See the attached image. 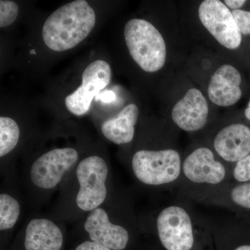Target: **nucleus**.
I'll return each instance as SVG.
<instances>
[{
	"label": "nucleus",
	"instance_id": "6e6552de",
	"mask_svg": "<svg viewBox=\"0 0 250 250\" xmlns=\"http://www.w3.org/2000/svg\"><path fill=\"white\" fill-rule=\"evenodd\" d=\"M198 15L204 27L219 43L229 49H237L241 45L242 34L232 12L222 1H202L199 7Z\"/></svg>",
	"mask_w": 250,
	"mask_h": 250
},
{
	"label": "nucleus",
	"instance_id": "7ed1b4c3",
	"mask_svg": "<svg viewBox=\"0 0 250 250\" xmlns=\"http://www.w3.org/2000/svg\"><path fill=\"white\" fill-rule=\"evenodd\" d=\"M231 167L220 160L207 146L192 149L182 159L178 189L182 198L190 200L211 189L231 182Z\"/></svg>",
	"mask_w": 250,
	"mask_h": 250
},
{
	"label": "nucleus",
	"instance_id": "f03ea898",
	"mask_svg": "<svg viewBox=\"0 0 250 250\" xmlns=\"http://www.w3.org/2000/svg\"><path fill=\"white\" fill-rule=\"evenodd\" d=\"M96 22L93 8L85 0L63 5L52 13L42 27V36L49 49L64 52L86 39Z\"/></svg>",
	"mask_w": 250,
	"mask_h": 250
},
{
	"label": "nucleus",
	"instance_id": "6ab92c4d",
	"mask_svg": "<svg viewBox=\"0 0 250 250\" xmlns=\"http://www.w3.org/2000/svg\"><path fill=\"white\" fill-rule=\"evenodd\" d=\"M19 7L14 1L9 0L0 1V27L11 25L17 19Z\"/></svg>",
	"mask_w": 250,
	"mask_h": 250
},
{
	"label": "nucleus",
	"instance_id": "1a4fd4ad",
	"mask_svg": "<svg viewBox=\"0 0 250 250\" xmlns=\"http://www.w3.org/2000/svg\"><path fill=\"white\" fill-rule=\"evenodd\" d=\"M111 79L109 64L103 60L89 64L82 74V83L65 99V106L75 116L85 114L90 108L93 98L106 88Z\"/></svg>",
	"mask_w": 250,
	"mask_h": 250
},
{
	"label": "nucleus",
	"instance_id": "f8f14e48",
	"mask_svg": "<svg viewBox=\"0 0 250 250\" xmlns=\"http://www.w3.org/2000/svg\"><path fill=\"white\" fill-rule=\"evenodd\" d=\"M171 118L176 126L187 132H195L208 123V105L202 92L196 88L188 90L176 103Z\"/></svg>",
	"mask_w": 250,
	"mask_h": 250
},
{
	"label": "nucleus",
	"instance_id": "dca6fc26",
	"mask_svg": "<svg viewBox=\"0 0 250 250\" xmlns=\"http://www.w3.org/2000/svg\"><path fill=\"white\" fill-rule=\"evenodd\" d=\"M139 116L138 106L134 104H129L118 116L104 122L101 126L102 133L114 144H128L134 139L135 126Z\"/></svg>",
	"mask_w": 250,
	"mask_h": 250
},
{
	"label": "nucleus",
	"instance_id": "412c9836",
	"mask_svg": "<svg viewBox=\"0 0 250 250\" xmlns=\"http://www.w3.org/2000/svg\"><path fill=\"white\" fill-rule=\"evenodd\" d=\"M232 15L240 32L243 35L250 34V12L244 10H233Z\"/></svg>",
	"mask_w": 250,
	"mask_h": 250
},
{
	"label": "nucleus",
	"instance_id": "39448f33",
	"mask_svg": "<svg viewBox=\"0 0 250 250\" xmlns=\"http://www.w3.org/2000/svg\"><path fill=\"white\" fill-rule=\"evenodd\" d=\"M130 55L144 71L155 72L165 65L166 45L159 31L146 20L131 19L125 27Z\"/></svg>",
	"mask_w": 250,
	"mask_h": 250
},
{
	"label": "nucleus",
	"instance_id": "2eb2a0df",
	"mask_svg": "<svg viewBox=\"0 0 250 250\" xmlns=\"http://www.w3.org/2000/svg\"><path fill=\"white\" fill-rule=\"evenodd\" d=\"M63 242L60 227L49 219H31L26 226L25 250H61Z\"/></svg>",
	"mask_w": 250,
	"mask_h": 250
},
{
	"label": "nucleus",
	"instance_id": "9b49d317",
	"mask_svg": "<svg viewBox=\"0 0 250 250\" xmlns=\"http://www.w3.org/2000/svg\"><path fill=\"white\" fill-rule=\"evenodd\" d=\"M213 150L225 164L232 167L250 154V128L241 123H233L215 134Z\"/></svg>",
	"mask_w": 250,
	"mask_h": 250
},
{
	"label": "nucleus",
	"instance_id": "4468645a",
	"mask_svg": "<svg viewBox=\"0 0 250 250\" xmlns=\"http://www.w3.org/2000/svg\"><path fill=\"white\" fill-rule=\"evenodd\" d=\"M241 75L236 67L225 64L210 78L208 95L212 103L220 106L235 104L241 98Z\"/></svg>",
	"mask_w": 250,
	"mask_h": 250
},
{
	"label": "nucleus",
	"instance_id": "423d86ee",
	"mask_svg": "<svg viewBox=\"0 0 250 250\" xmlns=\"http://www.w3.org/2000/svg\"><path fill=\"white\" fill-rule=\"evenodd\" d=\"M108 173L107 163L99 156H87L77 164L76 205L79 209L90 213L101 207L107 198Z\"/></svg>",
	"mask_w": 250,
	"mask_h": 250
},
{
	"label": "nucleus",
	"instance_id": "aec40b11",
	"mask_svg": "<svg viewBox=\"0 0 250 250\" xmlns=\"http://www.w3.org/2000/svg\"><path fill=\"white\" fill-rule=\"evenodd\" d=\"M231 182L234 183L250 182V154L231 167Z\"/></svg>",
	"mask_w": 250,
	"mask_h": 250
},
{
	"label": "nucleus",
	"instance_id": "9d476101",
	"mask_svg": "<svg viewBox=\"0 0 250 250\" xmlns=\"http://www.w3.org/2000/svg\"><path fill=\"white\" fill-rule=\"evenodd\" d=\"M134 223H115L108 213L100 207L90 212L85 218L83 228L90 241L111 250H124L131 238Z\"/></svg>",
	"mask_w": 250,
	"mask_h": 250
},
{
	"label": "nucleus",
	"instance_id": "20e7f679",
	"mask_svg": "<svg viewBox=\"0 0 250 250\" xmlns=\"http://www.w3.org/2000/svg\"><path fill=\"white\" fill-rule=\"evenodd\" d=\"M182 159L180 153L174 147L139 149L131 158V172L145 187L165 190L177 188Z\"/></svg>",
	"mask_w": 250,
	"mask_h": 250
},
{
	"label": "nucleus",
	"instance_id": "ddd939ff",
	"mask_svg": "<svg viewBox=\"0 0 250 250\" xmlns=\"http://www.w3.org/2000/svg\"><path fill=\"white\" fill-rule=\"evenodd\" d=\"M189 201L227 209L250 210V182H230L222 187L202 192Z\"/></svg>",
	"mask_w": 250,
	"mask_h": 250
},
{
	"label": "nucleus",
	"instance_id": "4be33fe9",
	"mask_svg": "<svg viewBox=\"0 0 250 250\" xmlns=\"http://www.w3.org/2000/svg\"><path fill=\"white\" fill-rule=\"evenodd\" d=\"M75 250H111L106 247L91 241H86L81 243Z\"/></svg>",
	"mask_w": 250,
	"mask_h": 250
},
{
	"label": "nucleus",
	"instance_id": "b1692460",
	"mask_svg": "<svg viewBox=\"0 0 250 250\" xmlns=\"http://www.w3.org/2000/svg\"><path fill=\"white\" fill-rule=\"evenodd\" d=\"M231 250H250V245L248 244H242L239 246L235 247Z\"/></svg>",
	"mask_w": 250,
	"mask_h": 250
},
{
	"label": "nucleus",
	"instance_id": "a211bd4d",
	"mask_svg": "<svg viewBox=\"0 0 250 250\" xmlns=\"http://www.w3.org/2000/svg\"><path fill=\"white\" fill-rule=\"evenodd\" d=\"M20 127L12 118H0V156L1 158L12 152L19 142Z\"/></svg>",
	"mask_w": 250,
	"mask_h": 250
},
{
	"label": "nucleus",
	"instance_id": "393cba45",
	"mask_svg": "<svg viewBox=\"0 0 250 250\" xmlns=\"http://www.w3.org/2000/svg\"><path fill=\"white\" fill-rule=\"evenodd\" d=\"M245 116H246L247 119L250 121V101L248 103V107L246 108L245 111Z\"/></svg>",
	"mask_w": 250,
	"mask_h": 250
},
{
	"label": "nucleus",
	"instance_id": "f3484780",
	"mask_svg": "<svg viewBox=\"0 0 250 250\" xmlns=\"http://www.w3.org/2000/svg\"><path fill=\"white\" fill-rule=\"evenodd\" d=\"M19 202L5 192L0 194V231L11 229L16 226L21 215Z\"/></svg>",
	"mask_w": 250,
	"mask_h": 250
},
{
	"label": "nucleus",
	"instance_id": "f257e3e1",
	"mask_svg": "<svg viewBox=\"0 0 250 250\" xmlns=\"http://www.w3.org/2000/svg\"><path fill=\"white\" fill-rule=\"evenodd\" d=\"M190 202L182 198L156 212L153 226L166 250H193L198 236L211 232V223L199 215Z\"/></svg>",
	"mask_w": 250,
	"mask_h": 250
},
{
	"label": "nucleus",
	"instance_id": "0eeeda50",
	"mask_svg": "<svg viewBox=\"0 0 250 250\" xmlns=\"http://www.w3.org/2000/svg\"><path fill=\"white\" fill-rule=\"evenodd\" d=\"M78 159V152L72 147L55 148L44 153L31 166V183L41 190H53Z\"/></svg>",
	"mask_w": 250,
	"mask_h": 250
},
{
	"label": "nucleus",
	"instance_id": "5701e85b",
	"mask_svg": "<svg viewBox=\"0 0 250 250\" xmlns=\"http://www.w3.org/2000/svg\"><path fill=\"white\" fill-rule=\"evenodd\" d=\"M225 2L228 7L238 10L246 4V1H244V0H225Z\"/></svg>",
	"mask_w": 250,
	"mask_h": 250
}]
</instances>
